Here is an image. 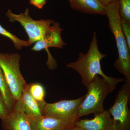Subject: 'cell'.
<instances>
[{"label": "cell", "mask_w": 130, "mask_h": 130, "mask_svg": "<svg viewBox=\"0 0 130 130\" xmlns=\"http://www.w3.org/2000/svg\"><path fill=\"white\" fill-rule=\"evenodd\" d=\"M0 35L8 38L10 39L14 44L15 48L17 50H20L22 47H27L30 46L32 44L28 41L20 40L16 36L13 35L2 27L0 24Z\"/></svg>", "instance_id": "obj_16"}, {"label": "cell", "mask_w": 130, "mask_h": 130, "mask_svg": "<svg viewBox=\"0 0 130 130\" xmlns=\"http://www.w3.org/2000/svg\"><path fill=\"white\" fill-rule=\"evenodd\" d=\"M130 84L125 81L116 95L113 105L108 110L112 116L114 130H130Z\"/></svg>", "instance_id": "obj_5"}, {"label": "cell", "mask_w": 130, "mask_h": 130, "mask_svg": "<svg viewBox=\"0 0 130 130\" xmlns=\"http://www.w3.org/2000/svg\"><path fill=\"white\" fill-rule=\"evenodd\" d=\"M68 130H84L81 128V127H79V126H77L76 125H75L74 126L72 127V128H70Z\"/></svg>", "instance_id": "obj_22"}, {"label": "cell", "mask_w": 130, "mask_h": 130, "mask_svg": "<svg viewBox=\"0 0 130 130\" xmlns=\"http://www.w3.org/2000/svg\"><path fill=\"white\" fill-rule=\"evenodd\" d=\"M106 56L99 50L96 33L95 32L88 52L86 54L80 52L77 60L68 64L67 66L79 73L82 79V84L86 88L96 75L101 76L116 88L119 83L125 82V80L123 78H114L104 74L102 70L101 61Z\"/></svg>", "instance_id": "obj_1"}, {"label": "cell", "mask_w": 130, "mask_h": 130, "mask_svg": "<svg viewBox=\"0 0 130 130\" xmlns=\"http://www.w3.org/2000/svg\"><path fill=\"white\" fill-rule=\"evenodd\" d=\"M10 113L0 93V119L2 120L6 118L9 116Z\"/></svg>", "instance_id": "obj_19"}, {"label": "cell", "mask_w": 130, "mask_h": 130, "mask_svg": "<svg viewBox=\"0 0 130 130\" xmlns=\"http://www.w3.org/2000/svg\"><path fill=\"white\" fill-rule=\"evenodd\" d=\"M88 92L78 111V118L103 111V102L115 88L101 76L96 75L87 88Z\"/></svg>", "instance_id": "obj_3"}, {"label": "cell", "mask_w": 130, "mask_h": 130, "mask_svg": "<svg viewBox=\"0 0 130 130\" xmlns=\"http://www.w3.org/2000/svg\"><path fill=\"white\" fill-rule=\"evenodd\" d=\"M20 55L18 54L0 53V67L16 101L20 99L28 85L20 71Z\"/></svg>", "instance_id": "obj_4"}, {"label": "cell", "mask_w": 130, "mask_h": 130, "mask_svg": "<svg viewBox=\"0 0 130 130\" xmlns=\"http://www.w3.org/2000/svg\"><path fill=\"white\" fill-rule=\"evenodd\" d=\"M85 96L73 100H63L54 103H46L42 110V115L56 118L78 120V111Z\"/></svg>", "instance_id": "obj_7"}, {"label": "cell", "mask_w": 130, "mask_h": 130, "mask_svg": "<svg viewBox=\"0 0 130 130\" xmlns=\"http://www.w3.org/2000/svg\"><path fill=\"white\" fill-rule=\"evenodd\" d=\"M29 118L32 130H68L74 126L77 121L43 115Z\"/></svg>", "instance_id": "obj_8"}, {"label": "cell", "mask_w": 130, "mask_h": 130, "mask_svg": "<svg viewBox=\"0 0 130 130\" xmlns=\"http://www.w3.org/2000/svg\"><path fill=\"white\" fill-rule=\"evenodd\" d=\"M72 9L87 14L106 15V8L98 0H68Z\"/></svg>", "instance_id": "obj_13"}, {"label": "cell", "mask_w": 130, "mask_h": 130, "mask_svg": "<svg viewBox=\"0 0 130 130\" xmlns=\"http://www.w3.org/2000/svg\"><path fill=\"white\" fill-rule=\"evenodd\" d=\"M28 89L31 95L43 109L46 103L44 100L46 92L44 87L39 83H32L28 84Z\"/></svg>", "instance_id": "obj_15"}, {"label": "cell", "mask_w": 130, "mask_h": 130, "mask_svg": "<svg viewBox=\"0 0 130 130\" xmlns=\"http://www.w3.org/2000/svg\"><path fill=\"white\" fill-rule=\"evenodd\" d=\"M3 130H32L29 118L23 112L13 110L2 120Z\"/></svg>", "instance_id": "obj_12"}, {"label": "cell", "mask_w": 130, "mask_h": 130, "mask_svg": "<svg viewBox=\"0 0 130 130\" xmlns=\"http://www.w3.org/2000/svg\"><path fill=\"white\" fill-rule=\"evenodd\" d=\"M121 24L124 36L130 50V24L121 19Z\"/></svg>", "instance_id": "obj_18"}, {"label": "cell", "mask_w": 130, "mask_h": 130, "mask_svg": "<svg viewBox=\"0 0 130 130\" xmlns=\"http://www.w3.org/2000/svg\"><path fill=\"white\" fill-rule=\"evenodd\" d=\"M46 2V0H30V3L38 9L43 7Z\"/></svg>", "instance_id": "obj_20"}, {"label": "cell", "mask_w": 130, "mask_h": 130, "mask_svg": "<svg viewBox=\"0 0 130 130\" xmlns=\"http://www.w3.org/2000/svg\"><path fill=\"white\" fill-rule=\"evenodd\" d=\"M121 19L130 24V0H118Z\"/></svg>", "instance_id": "obj_17"}, {"label": "cell", "mask_w": 130, "mask_h": 130, "mask_svg": "<svg viewBox=\"0 0 130 130\" xmlns=\"http://www.w3.org/2000/svg\"><path fill=\"white\" fill-rule=\"evenodd\" d=\"M13 110L23 112L30 118H39L43 115L42 109L29 92L28 84L20 99L16 101Z\"/></svg>", "instance_id": "obj_11"}, {"label": "cell", "mask_w": 130, "mask_h": 130, "mask_svg": "<svg viewBox=\"0 0 130 130\" xmlns=\"http://www.w3.org/2000/svg\"><path fill=\"white\" fill-rule=\"evenodd\" d=\"M63 30L59 23L54 21L48 29L43 39L36 42L31 50L40 51L52 47L63 48L66 44L61 38V33Z\"/></svg>", "instance_id": "obj_9"}, {"label": "cell", "mask_w": 130, "mask_h": 130, "mask_svg": "<svg viewBox=\"0 0 130 130\" xmlns=\"http://www.w3.org/2000/svg\"><path fill=\"white\" fill-rule=\"evenodd\" d=\"M75 125L84 130H114L113 120L108 110L94 114L91 119L78 120Z\"/></svg>", "instance_id": "obj_10"}, {"label": "cell", "mask_w": 130, "mask_h": 130, "mask_svg": "<svg viewBox=\"0 0 130 130\" xmlns=\"http://www.w3.org/2000/svg\"><path fill=\"white\" fill-rule=\"evenodd\" d=\"M6 16L11 22L18 21L24 28L29 37V41L31 44L44 38L48 29L54 22L52 20H34L29 14V10L26 8L24 13L15 14L8 10Z\"/></svg>", "instance_id": "obj_6"}, {"label": "cell", "mask_w": 130, "mask_h": 130, "mask_svg": "<svg viewBox=\"0 0 130 130\" xmlns=\"http://www.w3.org/2000/svg\"><path fill=\"white\" fill-rule=\"evenodd\" d=\"M105 6L117 0H98Z\"/></svg>", "instance_id": "obj_21"}, {"label": "cell", "mask_w": 130, "mask_h": 130, "mask_svg": "<svg viewBox=\"0 0 130 130\" xmlns=\"http://www.w3.org/2000/svg\"><path fill=\"white\" fill-rule=\"evenodd\" d=\"M105 8L108 27L115 38L118 53V58L114 63V67L124 76L125 81L130 84V50L122 30L118 0L106 6Z\"/></svg>", "instance_id": "obj_2"}, {"label": "cell", "mask_w": 130, "mask_h": 130, "mask_svg": "<svg viewBox=\"0 0 130 130\" xmlns=\"http://www.w3.org/2000/svg\"><path fill=\"white\" fill-rule=\"evenodd\" d=\"M0 93L7 108L11 113L14 109L16 101L14 100L9 90L7 82L0 67Z\"/></svg>", "instance_id": "obj_14"}]
</instances>
